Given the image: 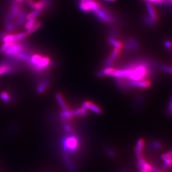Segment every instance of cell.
<instances>
[{"instance_id":"1","label":"cell","mask_w":172,"mask_h":172,"mask_svg":"<svg viewBox=\"0 0 172 172\" xmlns=\"http://www.w3.org/2000/svg\"><path fill=\"white\" fill-rule=\"evenodd\" d=\"M35 72L40 73L45 70L51 65L50 58L48 57H42L41 55L34 54L31 57L30 61L27 62Z\"/></svg>"},{"instance_id":"2","label":"cell","mask_w":172,"mask_h":172,"mask_svg":"<svg viewBox=\"0 0 172 172\" xmlns=\"http://www.w3.org/2000/svg\"><path fill=\"white\" fill-rule=\"evenodd\" d=\"M62 145L65 153L74 152L78 148L79 139L74 134L65 136L62 140Z\"/></svg>"},{"instance_id":"3","label":"cell","mask_w":172,"mask_h":172,"mask_svg":"<svg viewBox=\"0 0 172 172\" xmlns=\"http://www.w3.org/2000/svg\"><path fill=\"white\" fill-rule=\"evenodd\" d=\"M93 12L96 18L103 23H112L114 21V20L112 16L101 6H99Z\"/></svg>"},{"instance_id":"4","label":"cell","mask_w":172,"mask_h":172,"mask_svg":"<svg viewBox=\"0 0 172 172\" xmlns=\"http://www.w3.org/2000/svg\"><path fill=\"white\" fill-rule=\"evenodd\" d=\"M127 83L130 89H145L152 86L150 80H131L127 79Z\"/></svg>"},{"instance_id":"5","label":"cell","mask_w":172,"mask_h":172,"mask_svg":"<svg viewBox=\"0 0 172 172\" xmlns=\"http://www.w3.org/2000/svg\"><path fill=\"white\" fill-rule=\"evenodd\" d=\"M124 48L127 51L136 52L139 50L140 44L135 39L131 38L126 41L125 44H124Z\"/></svg>"},{"instance_id":"6","label":"cell","mask_w":172,"mask_h":172,"mask_svg":"<svg viewBox=\"0 0 172 172\" xmlns=\"http://www.w3.org/2000/svg\"><path fill=\"white\" fill-rule=\"evenodd\" d=\"M10 61H5L0 64V76L14 72V68Z\"/></svg>"},{"instance_id":"7","label":"cell","mask_w":172,"mask_h":172,"mask_svg":"<svg viewBox=\"0 0 172 172\" xmlns=\"http://www.w3.org/2000/svg\"><path fill=\"white\" fill-rule=\"evenodd\" d=\"M161 159L164 161V165L163 167L164 169L168 167L172 169V157L169 155L168 153L163 154L161 155Z\"/></svg>"},{"instance_id":"8","label":"cell","mask_w":172,"mask_h":172,"mask_svg":"<svg viewBox=\"0 0 172 172\" xmlns=\"http://www.w3.org/2000/svg\"><path fill=\"white\" fill-rule=\"evenodd\" d=\"M49 85V80H48L45 79V80H42L39 84L38 86L36 89L37 92L39 94L42 93L46 90V88L48 87Z\"/></svg>"},{"instance_id":"9","label":"cell","mask_w":172,"mask_h":172,"mask_svg":"<svg viewBox=\"0 0 172 172\" xmlns=\"http://www.w3.org/2000/svg\"><path fill=\"white\" fill-rule=\"evenodd\" d=\"M146 8L148 11L149 12V16L154 21H155L158 19V16H157V13L155 11V9L153 6V5L152 4L149 2H146Z\"/></svg>"},{"instance_id":"10","label":"cell","mask_w":172,"mask_h":172,"mask_svg":"<svg viewBox=\"0 0 172 172\" xmlns=\"http://www.w3.org/2000/svg\"><path fill=\"white\" fill-rule=\"evenodd\" d=\"M86 106H87V109L90 110L91 111L96 113L97 114H102V111L101 109V108H99V106H97L95 104L92 103L90 101H86Z\"/></svg>"},{"instance_id":"11","label":"cell","mask_w":172,"mask_h":172,"mask_svg":"<svg viewBox=\"0 0 172 172\" xmlns=\"http://www.w3.org/2000/svg\"><path fill=\"white\" fill-rule=\"evenodd\" d=\"M55 97H56V99L57 100L59 104V105L61 107V108L63 109V111L69 110L68 107L67 106V105H66L64 100L63 99V97H62L61 94L60 93H57L55 94Z\"/></svg>"},{"instance_id":"12","label":"cell","mask_w":172,"mask_h":172,"mask_svg":"<svg viewBox=\"0 0 172 172\" xmlns=\"http://www.w3.org/2000/svg\"><path fill=\"white\" fill-rule=\"evenodd\" d=\"M108 42L110 45L114 46L115 48L120 50L124 48V44L123 42L113 38H109L108 39Z\"/></svg>"},{"instance_id":"13","label":"cell","mask_w":172,"mask_h":172,"mask_svg":"<svg viewBox=\"0 0 172 172\" xmlns=\"http://www.w3.org/2000/svg\"><path fill=\"white\" fill-rule=\"evenodd\" d=\"M60 117H61V121L64 123H65L66 121L72 119L73 116L72 114V111L67 110L62 111L60 114Z\"/></svg>"},{"instance_id":"14","label":"cell","mask_w":172,"mask_h":172,"mask_svg":"<svg viewBox=\"0 0 172 172\" xmlns=\"http://www.w3.org/2000/svg\"><path fill=\"white\" fill-rule=\"evenodd\" d=\"M44 9H39V10H34L33 11L31 12L30 13L27 14V20L33 19H36L39 15H40L42 13Z\"/></svg>"},{"instance_id":"15","label":"cell","mask_w":172,"mask_h":172,"mask_svg":"<svg viewBox=\"0 0 172 172\" xmlns=\"http://www.w3.org/2000/svg\"><path fill=\"white\" fill-rule=\"evenodd\" d=\"M86 4L88 5L91 11H93L100 6V4L94 0H87Z\"/></svg>"},{"instance_id":"16","label":"cell","mask_w":172,"mask_h":172,"mask_svg":"<svg viewBox=\"0 0 172 172\" xmlns=\"http://www.w3.org/2000/svg\"><path fill=\"white\" fill-rule=\"evenodd\" d=\"M145 145V140L143 138H140L136 142V146L135 149L137 150L139 152L143 154L144 148Z\"/></svg>"},{"instance_id":"17","label":"cell","mask_w":172,"mask_h":172,"mask_svg":"<svg viewBox=\"0 0 172 172\" xmlns=\"http://www.w3.org/2000/svg\"><path fill=\"white\" fill-rule=\"evenodd\" d=\"M42 26V23L40 22H37L35 23L33 27H30L29 29L27 30L26 33L28 35L33 34V33L35 32L36 31L38 30Z\"/></svg>"},{"instance_id":"18","label":"cell","mask_w":172,"mask_h":172,"mask_svg":"<svg viewBox=\"0 0 172 172\" xmlns=\"http://www.w3.org/2000/svg\"><path fill=\"white\" fill-rule=\"evenodd\" d=\"M156 67L164 72L169 73L172 75V67L163 64H158V63L156 64Z\"/></svg>"},{"instance_id":"19","label":"cell","mask_w":172,"mask_h":172,"mask_svg":"<svg viewBox=\"0 0 172 172\" xmlns=\"http://www.w3.org/2000/svg\"><path fill=\"white\" fill-rule=\"evenodd\" d=\"M144 102V96L139 95L135 99V107L139 108L143 105Z\"/></svg>"},{"instance_id":"20","label":"cell","mask_w":172,"mask_h":172,"mask_svg":"<svg viewBox=\"0 0 172 172\" xmlns=\"http://www.w3.org/2000/svg\"><path fill=\"white\" fill-rule=\"evenodd\" d=\"M0 98L6 103H9L11 101L10 96L6 92H2L0 94Z\"/></svg>"},{"instance_id":"21","label":"cell","mask_w":172,"mask_h":172,"mask_svg":"<svg viewBox=\"0 0 172 172\" xmlns=\"http://www.w3.org/2000/svg\"><path fill=\"white\" fill-rule=\"evenodd\" d=\"M120 53H121V50L115 48L114 49L112 50L111 54V55L109 58L111 59L112 61H115V60L117 59V58L119 57Z\"/></svg>"},{"instance_id":"22","label":"cell","mask_w":172,"mask_h":172,"mask_svg":"<svg viewBox=\"0 0 172 172\" xmlns=\"http://www.w3.org/2000/svg\"><path fill=\"white\" fill-rule=\"evenodd\" d=\"M150 147L151 149H153V150H158V149L161 148V142H158V141H153L150 142Z\"/></svg>"},{"instance_id":"23","label":"cell","mask_w":172,"mask_h":172,"mask_svg":"<svg viewBox=\"0 0 172 172\" xmlns=\"http://www.w3.org/2000/svg\"><path fill=\"white\" fill-rule=\"evenodd\" d=\"M36 23V19H33L28 20L27 21V23L25 24V29L26 30L29 29L30 27H33L35 23Z\"/></svg>"},{"instance_id":"24","label":"cell","mask_w":172,"mask_h":172,"mask_svg":"<svg viewBox=\"0 0 172 172\" xmlns=\"http://www.w3.org/2000/svg\"><path fill=\"white\" fill-rule=\"evenodd\" d=\"M79 8L82 11L84 12H89L91 11L86 2L85 4H79Z\"/></svg>"},{"instance_id":"25","label":"cell","mask_w":172,"mask_h":172,"mask_svg":"<svg viewBox=\"0 0 172 172\" xmlns=\"http://www.w3.org/2000/svg\"><path fill=\"white\" fill-rule=\"evenodd\" d=\"M114 61H112L111 59L110 58H107V59L105 61L104 63V67L105 68H111V67L113 65Z\"/></svg>"},{"instance_id":"26","label":"cell","mask_w":172,"mask_h":172,"mask_svg":"<svg viewBox=\"0 0 172 172\" xmlns=\"http://www.w3.org/2000/svg\"><path fill=\"white\" fill-rule=\"evenodd\" d=\"M45 6L44 2L42 1H40L36 2L35 4V10H39V9H45Z\"/></svg>"},{"instance_id":"27","label":"cell","mask_w":172,"mask_h":172,"mask_svg":"<svg viewBox=\"0 0 172 172\" xmlns=\"http://www.w3.org/2000/svg\"><path fill=\"white\" fill-rule=\"evenodd\" d=\"M167 112L170 116L172 117V95L170 97V99L169 100L168 105L167 106Z\"/></svg>"},{"instance_id":"28","label":"cell","mask_w":172,"mask_h":172,"mask_svg":"<svg viewBox=\"0 0 172 172\" xmlns=\"http://www.w3.org/2000/svg\"><path fill=\"white\" fill-rule=\"evenodd\" d=\"M25 2L27 4V5L32 9L35 10V4L36 2H35L34 0H25Z\"/></svg>"},{"instance_id":"29","label":"cell","mask_w":172,"mask_h":172,"mask_svg":"<svg viewBox=\"0 0 172 172\" xmlns=\"http://www.w3.org/2000/svg\"><path fill=\"white\" fill-rule=\"evenodd\" d=\"M105 150H106V152H107V154H108L109 156L112 157V158L115 157V152H114L113 151V150H112L111 148H108V147H107V148H105Z\"/></svg>"},{"instance_id":"30","label":"cell","mask_w":172,"mask_h":172,"mask_svg":"<svg viewBox=\"0 0 172 172\" xmlns=\"http://www.w3.org/2000/svg\"><path fill=\"white\" fill-rule=\"evenodd\" d=\"M164 45L166 49L171 50L172 49V42L170 40H166L164 42Z\"/></svg>"},{"instance_id":"31","label":"cell","mask_w":172,"mask_h":172,"mask_svg":"<svg viewBox=\"0 0 172 172\" xmlns=\"http://www.w3.org/2000/svg\"><path fill=\"white\" fill-rule=\"evenodd\" d=\"M64 129L65 131L68 133H71L73 131V129L72 128V127L69 125L67 123H64Z\"/></svg>"},{"instance_id":"32","label":"cell","mask_w":172,"mask_h":172,"mask_svg":"<svg viewBox=\"0 0 172 172\" xmlns=\"http://www.w3.org/2000/svg\"><path fill=\"white\" fill-rule=\"evenodd\" d=\"M64 157H65V163H67V166L68 167V168H69V170H71V171H72V170L73 171V167H72V164H71L70 161H69V159L68 158V156H67V155H65Z\"/></svg>"},{"instance_id":"33","label":"cell","mask_w":172,"mask_h":172,"mask_svg":"<svg viewBox=\"0 0 172 172\" xmlns=\"http://www.w3.org/2000/svg\"><path fill=\"white\" fill-rule=\"evenodd\" d=\"M145 21L149 26H151V27L153 26L155 23V21L153 20L150 17H145Z\"/></svg>"},{"instance_id":"34","label":"cell","mask_w":172,"mask_h":172,"mask_svg":"<svg viewBox=\"0 0 172 172\" xmlns=\"http://www.w3.org/2000/svg\"><path fill=\"white\" fill-rule=\"evenodd\" d=\"M72 114L73 115V117L74 116H79L80 115L81 116V114H82V108H78L76 110H74L73 111H72Z\"/></svg>"},{"instance_id":"35","label":"cell","mask_w":172,"mask_h":172,"mask_svg":"<svg viewBox=\"0 0 172 172\" xmlns=\"http://www.w3.org/2000/svg\"><path fill=\"white\" fill-rule=\"evenodd\" d=\"M25 0H12V5H22Z\"/></svg>"},{"instance_id":"36","label":"cell","mask_w":172,"mask_h":172,"mask_svg":"<svg viewBox=\"0 0 172 172\" xmlns=\"http://www.w3.org/2000/svg\"><path fill=\"white\" fill-rule=\"evenodd\" d=\"M42 1L44 2V3L45 4V8L49 7L51 5V2H52V0H42Z\"/></svg>"},{"instance_id":"37","label":"cell","mask_w":172,"mask_h":172,"mask_svg":"<svg viewBox=\"0 0 172 172\" xmlns=\"http://www.w3.org/2000/svg\"><path fill=\"white\" fill-rule=\"evenodd\" d=\"M137 166H138V168H139V172H149L148 171H147L146 170H145V169L143 168L142 167V166L140 164H139L138 163L137 164Z\"/></svg>"},{"instance_id":"38","label":"cell","mask_w":172,"mask_h":172,"mask_svg":"<svg viewBox=\"0 0 172 172\" xmlns=\"http://www.w3.org/2000/svg\"><path fill=\"white\" fill-rule=\"evenodd\" d=\"M103 1L105 2H114L115 1H116V0H102Z\"/></svg>"},{"instance_id":"39","label":"cell","mask_w":172,"mask_h":172,"mask_svg":"<svg viewBox=\"0 0 172 172\" xmlns=\"http://www.w3.org/2000/svg\"><path fill=\"white\" fill-rule=\"evenodd\" d=\"M86 1H87V0H80V4H85L86 2Z\"/></svg>"},{"instance_id":"40","label":"cell","mask_w":172,"mask_h":172,"mask_svg":"<svg viewBox=\"0 0 172 172\" xmlns=\"http://www.w3.org/2000/svg\"><path fill=\"white\" fill-rule=\"evenodd\" d=\"M141 1H146V2H148V0H141Z\"/></svg>"},{"instance_id":"41","label":"cell","mask_w":172,"mask_h":172,"mask_svg":"<svg viewBox=\"0 0 172 172\" xmlns=\"http://www.w3.org/2000/svg\"><path fill=\"white\" fill-rule=\"evenodd\" d=\"M170 50H171V52H172V49Z\"/></svg>"},{"instance_id":"42","label":"cell","mask_w":172,"mask_h":172,"mask_svg":"<svg viewBox=\"0 0 172 172\" xmlns=\"http://www.w3.org/2000/svg\"><path fill=\"white\" fill-rule=\"evenodd\" d=\"M170 151H171V152H172V150H170Z\"/></svg>"},{"instance_id":"43","label":"cell","mask_w":172,"mask_h":172,"mask_svg":"<svg viewBox=\"0 0 172 172\" xmlns=\"http://www.w3.org/2000/svg\"></svg>"}]
</instances>
